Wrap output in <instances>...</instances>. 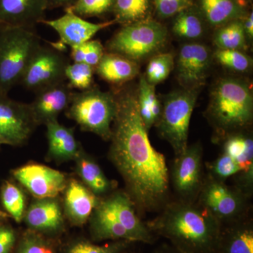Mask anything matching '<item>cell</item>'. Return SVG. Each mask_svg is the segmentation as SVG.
Listing matches in <instances>:
<instances>
[{
    "instance_id": "1",
    "label": "cell",
    "mask_w": 253,
    "mask_h": 253,
    "mask_svg": "<svg viewBox=\"0 0 253 253\" xmlns=\"http://www.w3.org/2000/svg\"><path fill=\"white\" fill-rule=\"evenodd\" d=\"M116 112L111 127L109 159L122 176L136 210L154 212L164 207L169 194L166 158L151 144L139 114L136 92L114 93Z\"/></svg>"
},
{
    "instance_id": "2",
    "label": "cell",
    "mask_w": 253,
    "mask_h": 253,
    "mask_svg": "<svg viewBox=\"0 0 253 253\" xmlns=\"http://www.w3.org/2000/svg\"><path fill=\"white\" fill-rule=\"evenodd\" d=\"M149 230L170 241L181 253H217L222 226L197 202L167 203L146 224Z\"/></svg>"
},
{
    "instance_id": "3",
    "label": "cell",
    "mask_w": 253,
    "mask_h": 253,
    "mask_svg": "<svg viewBox=\"0 0 253 253\" xmlns=\"http://www.w3.org/2000/svg\"><path fill=\"white\" fill-rule=\"evenodd\" d=\"M206 117L221 137L235 134L252 124L253 96L244 80L224 78L213 87Z\"/></svg>"
},
{
    "instance_id": "4",
    "label": "cell",
    "mask_w": 253,
    "mask_h": 253,
    "mask_svg": "<svg viewBox=\"0 0 253 253\" xmlns=\"http://www.w3.org/2000/svg\"><path fill=\"white\" fill-rule=\"evenodd\" d=\"M41 45V38L34 28L0 27V92L8 94L20 83Z\"/></svg>"
},
{
    "instance_id": "5",
    "label": "cell",
    "mask_w": 253,
    "mask_h": 253,
    "mask_svg": "<svg viewBox=\"0 0 253 253\" xmlns=\"http://www.w3.org/2000/svg\"><path fill=\"white\" fill-rule=\"evenodd\" d=\"M116 112V98L111 91H103L96 86L73 92L66 116L76 122L82 130L94 133L109 141Z\"/></svg>"
},
{
    "instance_id": "6",
    "label": "cell",
    "mask_w": 253,
    "mask_h": 253,
    "mask_svg": "<svg viewBox=\"0 0 253 253\" xmlns=\"http://www.w3.org/2000/svg\"><path fill=\"white\" fill-rule=\"evenodd\" d=\"M168 31L161 23L146 19L123 25L106 43V49L137 63L166 45Z\"/></svg>"
},
{
    "instance_id": "7",
    "label": "cell",
    "mask_w": 253,
    "mask_h": 253,
    "mask_svg": "<svg viewBox=\"0 0 253 253\" xmlns=\"http://www.w3.org/2000/svg\"><path fill=\"white\" fill-rule=\"evenodd\" d=\"M199 89H184L166 96L161 116L156 126L163 139L170 144L175 156L188 146L190 121Z\"/></svg>"
},
{
    "instance_id": "8",
    "label": "cell",
    "mask_w": 253,
    "mask_h": 253,
    "mask_svg": "<svg viewBox=\"0 0 253 253\" xmlns=\"http://www.w3.org/2000/svg\"><path fill=\"white\" fill-rule=\"evenodd\" d=\"M249 197L236 186H229L225 181L208 175L196 200L223 227L246 218Z\"/></svg>"
},
{
    "instance_id": "9",
    "label": "cell",
    "mask_w": 253,
    "mask_h": 253,
    "mask_svg": "<svg viewBox=\"0 0 253 253\" xmlns=\"http://www.w3.org/2000/svg\"><path fill=\"white\" fill-rule=\"evenodd\" d=\"M69 63L62 51L41 44L25 70L20 84L36 93L66 82V70Z\"/></svg>"
},
{
    "instance_id": "10",
    "label": "cell",
    "mask_w": 253,
    "mask_h": 253,
    "mask_svg": "<svg viewBox=\"0 0 253 253\" xmlns=\"http://www.w3.org/2000/svg\"><path fill=\"white\" fill-rule=\"evenodd\" d=\"M171 179L178 200L194 202L204 182L203 149L200 143L188 145L184 152L176 156Z\"/></svg>"
},
{
    "instance_id": "11",
    "label": "cell",
    "mask_w": 253,
    "mask_h": 253,
    "mask_svg": "<svg viewBox=\"0 0 253 253\" xmlns=\"http://www.w3.org/2000/svg\"><path fill=\"white\" fill-rule=\"evenodd\" d=\"M37 126L30 104L14 101L0 92V136L4 144L22 146Z\"/></svg>"
},
{
    "instance_id": "12",
    "label": "cell",
    "mask_w": 253,
    "mask_h": 253,
    "mask_svg": "<svg viewBox=\"0 0 253 253\" xmlns=\"http://www.w3.org/2000/svg\"><path fill=\"white\" fill-rule=\"evenodd\" d=\"M11 173L37 199L56 198L65 191L68 182L63 173L37 163L25 165Z\"/></svg>"
},
{
    "instance_id": "13",
    "label": "cell",
    "mask_w": 253,
    "mask_h": 253,
    "mask_svg": "<svg viewBox=\"0 0 253 253\" xmlns=\"http://www.w3.org/2000/svg\"><path fill=\"white\" fill-rule=\"evenodd\" d=\"M64 9L65 14L61 17L42 21V23L52 28L59 35V41L52 43L51 46L62 52L66 46L72 47L90 41L101 30L116 23L114 19L100 23L89 22L85 18L74 14L71 10Z\"/></svg>"
},
{
    "instance_id": "14",
    "label": "cell",
    "mask_w": 253,
    "mask_h": 253,
    "mask_svg": "<svg viewBox=\"0 0 253 253\" xmlns=\"http://www.w3.org/2000/svg\"><path fill=\"white\" fill-rule=\"evenodd\" d=\"M211 63L208 46L200 43L182 46L176 60L177 79L184 88L199 89L206 81Z\"/></svg>"
},
{
    "instance_id": "15",
    "label": "cell",
    "mask_w": 253,
    "mask_h": 253,
    "mask_svg": "<svg viewBox=\"0 0 253 253\" xmlns=\"http://www.w3.org/2000/svg\"><path fill=\"white\" fill-rule=\"evenodd\" d=\"M28 229L49 237L59 239L65 231L64 217L56 198L37 199L24 214Z\"/></svg>"
},
{
    "instance_id": "16",
    "label": "cell",
    "mask_w": 253,
    "mask_h": 253,
    "mask_svg": "<svg viewBox=\"0 0 253 253\" xmlns=\"http://www.w3.org/2000/svg\"><path fill=\"white\" fill-rule=\"evenodd\" d=\"M30 104L35 121L38 126L46 125L57 118L69 106L73 94L67 82L38 91Z\"/></svg>"
},
{
    "instance_id": "17",
    "label": "cell",
    "mask_w": 253,
    "mask_h": 253,
    "mask_svg": "<svg viewBox=\"0 0 253 253\" xmlns=\"http://www.w3.org/2000/svg\"><path fill=\"white\" fill-rule=\"evenodd\" d=\"M104 202L127 231L133 242L154 244L155 235L137 215L135 206L126 191H116Z\"/></svg>"
},
{
    "instance_id": "18",
    "label": "cell",
    "mask_w": 253,
    "mask_h": 253,
    "mask_svg": "<svg viewBox=\"0 0 253 253\" xmlns=\"http://www.w3.org/2000/svg\"><path fill=\"white\" fill-rule=\"evenodd\" d=\"M46 10L47 0H0V27L34 28Z\"/></svg>"
},
{
    "instance_id": "19",
    "label": "cell",
    "mask_w": 253,
    "mask_h": 253,
    "mask_svg": "<svg viewBox=\"0 0 253 253\" xmlns=\"http://www.w3.org/2000/svg\"><path fill=\"white\" fill-rule=\"evenodd\" d=\"M64 191L65 212L68 220L74 226L84 225L101 200L76 179L68 181Z\"/></svg>"
},
{
    "instance_id": "20",
    "label": "cell",
    "mask_w": 253,
    "mask_h": 253,
    "mask_svg": "<svg viewBox=\"0 0 253 253\" xmlns=\"http://www.w3.org/2000/svg\"><path fill=\"white\" fill-rule=\"evenodd\" d=\"M46 126L49 157L58 162L76 160L83 149L72 128L62 126L58 121L47 123Z\"/></svg>"
},
{
    "instance_id": "21",
    "label": "cell",
    "mask_w": 253,
    "mask_h": 253,
    "mask_svg": "<svg viewBox=\"0 0 253 253\" xmlns=\"http://www.w3.org/2000/svg\"><path fill=\"white\" fill-rule=\"evenodd\" d=\"M90 234L94 242L104 241H131L130 236L118 221L104 200L100 201L90 218ZM134 243V242H133Z\"/></svg>"
},
{
    "instance_id": "22",
    "label": "cell",
    "mask_w": 253,
    "mask_h": 253,
    "mask_svg": "<svg viewBox=\"0 0 253 253\" xmlns=\"http://www.w3.org/2000/svg\"><path fill=\"white\" fill-rule=\"evenodd\" d=\"M217 253H253V226L247 218L223 226Z\"/></svg>"
},
{
    "instance_id": "23",
    "label": "cell",
    "mask_w": 253,
    "mask_h": 253,
    "mask_svg": "<svg viewBox=\"0 0 253 253\" xmlns=\"http://www.w3.org/2000/svg\"><path fill=\"white\" fill-rule=\"evenodd\" d=\"M139 70L137 63L116 53L106 51L95 68V73L107 83L119 85L134 79Z\"/></svg>"
},
{
    "instance_id": "24",
    "label": "cell",
    "mask_w": 253,
    "mask_h": 253,
    "mask_svg": "<svg viewBox=\"0 0 253 253\" xmlns=\"http://www.w3.org/2000/svg\"><path fill=\"white\" fill-rule=\"evenodd\" d=\"M76 172L84 185L91 192L99 196L106 194L112 189L111 181L106 177L99 164L91 156L82 150L81 154L75 160Z\"/></svg>"
},
{
    "instance_id": "25",
    "label": "cell",
    "mask_w": 253,
    "mask_h": 253,
    "mask_svg": "<svg viewBox=\"0 0 253 253\" xmlns=\"http://www.w3.org/2000/svg\"><path fill=\"white\" fill-rule=\"evenodd\" d=\"M61 251L59 239L49 237L28 229L18 238L11 253H61Z\"/></svg>"
},
{
    "instance_id": "26",
    "label": "cell",
    "mask_w": 253,
    "mask_h": 253,
    "mask_svg": "<svg viewBox=\"0 0 253 253\" xmlns=\"http://www.w3.org/2000/svg\"><path fill=\"white\" fill-rule=\"evenodd\" d=\"M205 16L212 26H223L239 20L243 11L234 0H201Z\"/></svg>"
},
{
    "instance_id": "27",
    "label": "cell",
    "mask_w": 253,
    "mask_h": 253,
    "mask_svg": "<svg viewBox=\"0 0 253 253\" xmlns=\"http://www.w3.org/2000/svg\"><path fill=\"white\" fill-rule=\"evenodd\" d=\"M0 200L5 212L16 222L24 217L26 199L22 190L11 181H4L0 189Z\"/></svg>"
},
{
    "instance_id": "28",
    "label": "cell",
    "mask_w": 253,
    "mask_h": 253,
    "mask_svg": "<svg viewBox=\"0 0 253 253\" xmlns=\"http://www.w3.org/2000/svg\"><path fill=\"white\" fill-rule=\"evenodd\" d=\"M132 243L126 240H119L97 245L89 240L78 238L61 246V253H124Z\"/></svg>"
},
{
    "instance_id": "29",
    "label": "cell",
    "mask_w": 253,
    "mask_h": 253,
    "mask_svg": "<svg viewBox=\"0 0 253 253\" xmlns=\"http://www.w3.org/2000/svg\"><path fill=\"white\" fill-rule=\"evenodd\" d=\"M246 38L244 22L239 19L219 28L214 34V42L218 49L241 51L246 45Z\"/></svg>"
},
{
    "instance_id": "30",
    "label": "cell",
    "mask_w": 253,
    "mask_h": 253,
    "mask_svg": "<svg viewBox=\"0 0 253 253\" xmlns=\"http://www.w3.org/2000/svg\"><path fill=\"white\" fill-rule=\"evenodd\" d=\"M149 0H115L112 12L116 23L122 25L146 19Z\"/></svg>"
},
{
    "instance_id": "31",
    "label": "cell",
    "mask_w": 253,
    "mask_h": 253,
    "mask_svg": "<svg viewBox=\"0 0 253 253\" xmlns=\"http://www.w3.org/2000/svg\"><path fill=\"white\" fill-rule=\"evenodd\" d=\"M172 31L174 35L179 38L197 39L204 34V24L199 15L190 7L176 14L173 23Z\"/></svg>"
},
{
    "instance_id": "32",
    "label": "cell",
    "mask_w": 253,
    "mask_h": 253,
    "mask_svg": "<svg viewBox=\"0 0 253 253\" xmlns=\"http://www.w3.org/2000/svg\"><path fill=\"white\" fill-rule=\"evenodd\" d=\"M172 53H160L150 60L144 77L150 84L156 85L167 79L174 68Z\"/></svg>"
},
{
    "instance_id": "33",
    "label": "cell",
    "mask_w": 253,
    "mask_h": 253,
    "mask_svg": "<svg viewBox=\"0 0 253 253\" xmlns=\"http://www.w3.org/2000/svg\"><path fill=\"white\" fill-rule=\"evenodd\" d=\"M139 114L144 123L145 127L148 131L156 125L152 114L151 106L158 99L155 90V85L150 84L146 81L144 76H141L139 79V87L136 92Z\"/></svg>"
},
{
    "instance_id": "34",
    "label": "cell",
    "mask_w": 253,
    "mask_h": 253,
    "mask_svg": "<svg viewBox=\"0 0 253 253\" xmlns=\"http://www.w3.org/2000/svg\"><path fill=\"white\" fill-rule=\"evenodd\" d=\"M95 68L84 63H70L66 70V79L71 89L80 91L94 86Z\"/></svg>"
},
{
    "instance_id": "35",
    "label": "cell",
    "mask_w": 253,
    "mask_h": 253,
    "mask_svg": "<svg viewBox=\"0 0 253 253\" xmlns=\"http://www.w3.org/2000/svg\"><path fill=\"white\" fill-rule=\"evenodd\" d=\"M115 0H76L69 9L83 18L99 17L113 11Z\"/></svg>"
},
{
    "instance_id": "36",
    "label": "cell",
    "mask_w": 253,
    "mask_h": 253,
    "mask_svg": "<svg viewBox=\"0 0 253 253\" xmlns=\"http://www.w3.org/2000/svg\"><path fill=\"white\" fill-rule=\"evenodd\" d=\"M214 56L221 66L236 72H246L252 66L251 58L240 50L217 49Z\"/></svg>"
},
{
    "instance_id": "37",
    "label": "cell",
    "mask_w": 253,
    "mask_h": 253,
    "mask_svg": "<svg viewBox=\"0 0 253 253\" xmlns=\"http://www.w3.org/2000/svg\"><path fill=\"white\" fill-rule=\"evenodd\" d=\"M209 175L225 181L226 179L239 174L240 169L232 158L223 153L215 161L208 165Z\"/></svg>"
},
{
    "instance_id": "38",
    "label": "cell",
    "mask_w": 253,
    "mask_h": 253,
    "mask_svg": "<svg viewBox=\"0 0 253 253\" xmlns=\"http://www.w3.org/2000/svg\"><path fill=\"white\" fill-rule=\"evenodd\" d=\"M158 14L162 18H169L189 9L192 0H154Z\"/></svg>"
},
{
    "instance_id": "39",
    "label": "cell",
    "mask_w": 253,
    "mask_h": 253,
    "mask_svg": "<svg viewBox=\"0 0 253 253\" xmlns=\"http://www.w3.org/2000/svg\"><path fill=\"white\" fill-rule=\"evenodd\" d=\"M18 236L12 226L6 222L0 224V253H11Z\"/></svg>"
},
{
    "instance_id": "40",
    "label": "cell",
    "mask_w": 253,
    "mask_h": 253,
    "mask_svg": "<svg viewBox=\"0 0 253 253\" xmlns=\"http://www.w3.org/2000/svg\"><path fill=\"white\" fill-rule=\"evenodd\" d=\"M87 48L84 63L96 68L106 52L104 46L98 40H90L86 42Z\"/></svg>"
},
{
    "instance_id": "41",
    "label": "cell",
    "mask_w": 253,
    "mask_h": 253,
    "mask_svg": "<svg viewBox=\"0 0 253 253\" xmlns=\"http://www.w3.org/2000/svg\"><path fill=\"white\" fill-rule=\"evenodd\" d=\"M75 2V0H47V9H54L56 8L69 7Z\"/></svg>"
},
{
    "instance_id": "42",
    "label": "cell",
    "mask_w": 253,
    "mask_h": 253,
    "mask_svg": "<svg viewBox=\"0 0 253 253\" xmlns=\"http://www.w3.org/2000/svg\"><path fill=\"white\" fill-rule=\"evenodd\" d=\"M245 32H246V36L250 40L253 39V12L249 15V17L246 18L244 22Z\"/></svg>"
},
{
    "instance_id": "43",
    "label": "cell",
    "mask_w": 253,
    "mask_h": 253,
    "mask_svg": "<svg viewBox=\"0 0 253 253\" xmlns=\"http://www.w3.org/2000/svg\"><path fill=\"white\" fill-rule=\"evenodd\" d=\"M155 253H181L179 251H176L174 248L170 247V246H167V245H163L161 247L158 248L156 250Z\"/></svg>"
},
{
    "instance_id": "44",
    "label": "cell",
    "mask_w": 253,
    "mask_h": 253,
    "mask_svg": "<svg viewBox=\"0 0 253 253\" xmlns=\"http://www.w3.org/2000/svg\"><path fill=\"white\" fill-rule=\"evenodd\" d=\"M9 214H7L4 210L0 208V224L6 222V220L9 218Z\"/></svg>"
},
{
    "instance_id": "45",
    "label": "cell",
    "mask_w": 253,
    "mask_h": 253,
    "mask_svg": "<svg viewBox=\"0 0 253 253\" xmlns=\"http://www.w3.org/2000/svg\"><path fill=\"white\" fill-rule=\"evenodd\" d=\"M4 144V141H3L2 138L0 136V147H1V145Z\"/></svg>"
},
{
    "instance_id": "46",
    "label": "cell",
    "mask_w": 253,
    "mask_h": 253,
    "mask_svg": "<svg viewBox=\"0 0 253 253\" xmlns=\"http://www.w3.org/2000/svg\"><path fill=\"white\" fill-rule=\"evenodd\" d=\"M76 1V0H75V1Z\"/></svg>"
},
{
    "instance_id": "47",
    "label": "cell",
    "mask_w": 253,
    "mask_h": 253,
    "mask_svg": "<svg viewBox=\"0 0 253 253\" xmlns=\"http://www.w3.org/2000/svg\"></svg>"
}]
</instances>
